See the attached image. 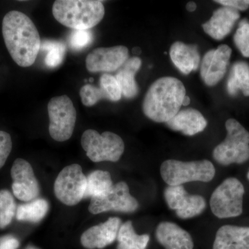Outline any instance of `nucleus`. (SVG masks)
<instances>
[{"label":"nucleus","instance_id":"1","mask_svg":"<svg viewBox=\"0 0 249 249\" xmlns=\"http://www.w3.org/2000/svg\"><path fill=\"white\" fill-rule=\"evenodd\" d=\"M2 35L11 58L19 67L34 65L40 50V35L27 15L11 11L2 21Z\"/></svg>","mask_w":249,"mask_h":249},{"label":"nucleus","instance_id":"2","mask_svg":"<svg viewBox=\"0 0 249 249\" xmlns=\"http://www.w3.org/2000/svg\"><path fill=\"white\" fill-rule=\"evenodd\" d=\"M186 91L181 80L171 76L155 80L147 90L142 111L156 123H167L179 111Z\"/></svg>","mask_w":249,"mask_h":249},{"label":"nucleus","instance_id":"3","mask_svg":"<svg viewBox=\"0 0 249 249\" xmlns=\"http://www.w3.org/2000/svg\"><path fill=\"white\" fill-rule=\"evenodd\" d=\"M53 17L73 30H89L105 16L102 1L96 0H57L52 9Z\"/></svg>","mask_w":249,"mask_h":249},{"label":"nucleus","instance_id":"4","mask_svg":"<svg viewBox=\"0 0 249 249\" xmlns=\"http://www.w3.org/2000/svg\"><path fill=\"white\" fill-rule=\"evenodd\" d=\"M225 126L227 137L214 147L213 157L224 166L242 164L249 160V132L234 119H228Z\"/></svg>","mask_w":249,"mask_h":249},{"label":"nucleus","instance_id":"5","mask_svg":"<svg viewBox=\"0 0 249 249\" xmlns=\"http://www.w3.org/2000/svg\"><path fill=\"white\" fill-rule=\"evenodd\" d=\"M160 176L168 186H182L192 181L209 182L213 179L215 168L209 160L184 162L166 160L160 168Z\"/></svg>","mask_w":249,"mask_h":249},{"label":"nucleus","instance_id":"6","mask_svg":"<svg viewBox=\"0 0 249 249\" xmlns=\"http://www.w3.org/2000/svg\"><path fill=\"white\" fill-rule=\"evenodd\" d=\"M245 189L240 180L235 178H226L214 190L210 206L214 216L219 219L238 217L243 213Z\"/></svg>","mask_w":249,"mask_h":249},{"label":"nucleus","instance_id":"7","mask_svg":"<svg viewBox=\"0 0 249 249\" xmlns=\"http://www.w3.org/2000/svg\"><path fill=\"white\" fill-rule=\"evenodd\" d=\"M81 145L93 162H117L124 150V141L119 135L111 132L100 134L94 129L85 131Z\"/></svg>","mask_w":249,"mask_h":249},{"label":"nucleus","instance_id":"8","mask_svg":"<svg viewBox=\"0 0 249 249\" xmlns=\"http://www.w3.org/2000/svg\"><path fill=\"white\" fill-rule=\"evenodd\" d=\"M49 131L53 140L66 142L71 138L76 121V110L70 97L52 98L48 103Z\"/></svg>","mask_w":249,"mask_h":249},{"label":"nucleus","instance_id":"9","mask_svg":"<svg viewBox=\"0 0 249 249\" xmlns=\"http://www.w3.org/2000/svg\"><path fill=\"white\" fill-rule=\"evenodd\" d=\"M86 188L87 177L78 164L64 168L54 183L55 196L67 206L78 204L84 198Z\"/></svg>","mask_w":249,"mask_h":249},{"label":"nucleus","instance_id":"10","mask_svg":"<svg viewBox=\"0 0 249 249\" xmlns=\"http://www.w3.org/2000/svg\"><path fill=\"white\" fill-rule=\"evenodd\" d=\"M138 208V201L131 196L127 183L121 181L114 185L106 196L91 198L89 211L93 214L110 211L129 213Z\"/></svg>","mask_w":249,"mask_h":249},{"label":"nucleus","instance_id":"11","mask_svg":"<svg viewBox=\"0 0 249 249\" xmlns=\"http://www.w3.org/2000/svg\"><path fill=\"white\" fill-rule=\"evenodd\" d=\"M164 197L168 207L183 219L196 217L206 208V200L202 196L188 194L183 186L167 187Z\"/></svg>","mask_w":249,"mask_h":249},{"label":"nucleus","instance_id":"12","mask_svg":"<svg viewBox=\"0 0 249 249\" xmlns=\"http://www.w3.org/2000/svg\"><path fill=\"white\" fill-rule=\"evenodd\" d=\"M12 189L19 200L31 201L40 194V187L30 163L23 159L15 160L11 170Z\"/></svg>","mask_w":249,"mask_h":249},{"label":"nucleus","instance_id":"13","mask_svg":"<svg viewBox=\"0 0 249 249\" xmlns=\"http://www.w3.org/2000/svg\"><path fill=\"white\" fill-rule=\"evenodd\" d=\"M231 54V48L227 45H219L205 54L200 67L201 78L205 84L213 87L222 80L227 73Z\"/></svg>","mask_w":249,"mask_h":249},{"label":"nucleus","instance_id":"14","mask_svg":"<svg viewBox=\"0 0 249 249\" xmlns=\"http://www.w3.org/2000/svg\"><path fill=\"white\" fill-rule=\"evenodd\" d=\"M128 58V49L124 46L95 49L87 57V70L91 73L115 71Z\"/></svg>","mask_w":249,"mask_h":249},{"label":"nucleus","instance_id":"15","mask_svg":"<svg viewBox=\"0 0 249 249\" xmlns=\"http://www.w3.org/2000/svg\"><path fill=\"white\" fill-rule=\"evenodd\" d=\"M100 88L91 85L82 87L80 96L82 103L87 107L94 106L102 99L109 101H120L122 93L115 76L104 73L100 78Z\"/></svg>","mask_w":249,"mask_h":249},{"label":"nucleus","instance_id":"16","mask_svg":"<svg viewBox=\"0 0 249 249\" xmlns=\"http://www.w3.org/2000/svg\"><path fill=\"white\" fill-rule=\"evenodd\" d=\"M121 226L119 217H110L106 222L93 226L83 232L80 238L82 245L89 249H103L117 239Z\"/></svg>","mask_w":249,"mask_h":249},{"label":"nucleus","instance_id":"17","mask_svg":"<svg viewBox=\"0 0 249 249\" xmlns=\"http://www.w3.org/2000/svg\"><path fill=\"white\" fill-rule=\"evenodd\" d=\"M240 18V11L223 6L214 11L211 19L202 24L203 29L214 40H222L231 33Z\"/></svg>","mask_w":249,"mask_h":249},{"label":"nucleus","instance_id":"18","mask_svg":"<svg viewBox=\"0 0 249 249\" xmlns=\"http://www.w3.org/2000/svg\"><path fill=\"white\" fill-rule=\"evenodd\" d=\"M155 235L165 249H193L194 247L190 233L175 223H160L156 229Z\"/></svg>","mask_w":249,"mask_h":249},{"label":"nucleus","instance_id":"19","mask_svg":"<svg viewBox=\"0 0 249 249\" xmlns=\"http://www.w3.org/2000/svg\"><path fill=\"white\" fill-rule=\"evenodd\" d=\"M165 124L170 129L181 132L184 135L194 136L203 132L208 123L200 111L193 108H187L179 110Z\"/></svg>","mask_w":249,"mask_h":249},{"label":"nucleus","instance_id":"20","mask_svg":"<svg viewBox=\"0 0 249 249\" xmlns=\"http://www.w3.org/2000/svg\"><path fill=\"white\" fill-rule=\"evenodd\" d=\"M213 249H249V227L222 226L216 233Z\"/></svg>","mask_w":249,"mask_h":249},{"label":"nucleus","instance_id":"21","mask_svg":"<svg viewBox=\"0 0 249 249\" xmlns=\"http://www.w3.org/2000/svg\"><path fill=\"white\" fill-rule=\"evenodd\" d=\"M172 62L181 73L188 75L199 66L200 55L197 46L175 42L170 49Z\"/></svg>","mask_w":249,"mask_h":249},{"label":"nucleus","instance_id":"22","mask_svg":"<svg viewBox=\"0 0 249 249\" xmlns=\"http://www.w3.org/2000/svg\"><path fill=\"white\" fill-rule=\"evenodd\" d=\"M142 63V60L138 57L128 58L116 73V81L120 87L121 93L126 98L131 99L136 97L139 93L135 75L140 70Z\"/></svg>","mask_w":249,"mask_h":249},{"label":"nucleus","instance_id":"23","mask_svg":"<svg viewBox=\"0 0 249 249\" xmlns=\"http://www.w3.org/2000/svg\"><path fill=\"white\" fill-rule=\"evenodd\" d=\"M227 92L235 96L239 91L249 96V65L245 61H237L231 68L227 83Z\"/></svg>","mask_w":249,"mask_h":249},{"label":"nucleus","instance_id":"24","mask_svg":"<svg viewBox=\"0 0 249 249\" xmlns=\"http://www.w3.org/2000/svg\"><path fill=\"white\" fill-rule=\"evenodd\" d=\"M109 172L95 170L87 178V188L84 198L101 197L106 196L113 188Z\"/></svg>","mask_w":249,"mask_h":249},{"label":"nucleus","instance_id":"25","mask_svg":"<svg viewBox=\"0 0 249 249\" xmlns=\"http://www.w3.org/2000/svg\"><path fill=\"white\" fill-rule=\"evenodd\" d=\"M117 249H146L150 236L137 235L131 221L121 226L117 236Z\"/></svg>","mask_w":249,"mask_h":249},{"label":"nucleus","instance_id":"26","mask_svg":"<svg viewBox=\"0 0 249 249\" xmlns=\"http://www.w3.org/2000/svg\"><path fill=\"white\" fill-rule=\"evenodd\" d=\"M48 211L49 204L45 199H35L27 204L18 206L16 218L19 221L37 223L45 217Z\"/></svg>","mask_w":249,"mask_h":249},{"label":"nucleus","instance_id":"27","mask_svg":"<svg viewBox=\"0 0 249 249\" xmlns=\"http://www.w3.org/2000/svg\"><path fill=\"white\" fill-rule=\"evenodd\" d=\"M40 49L47 51L45 64L51 68L59 66L66 55V45L63 42L45 40L41 42Z\"/></svg>","mask_w":249,"mask_h":249},{"label":"nucleus","instance_id":"28","mask_svg":"<svg viewBox=\"0 0 249 249\" xmlns=\"http://www.w3.org/2000/svg\"><path fill=\"white\" fill-rule=\"evenodd\" d=\"M16 204L14 196L7 190L0 191V229L9 226L16 214Z\"/></svg>","mask_w":249,"mask_h":249},{"label":"nucleus","instance_id":"29","mask_svg":"<svg viewBox=\"0 0 249 249\" xmlns=\"http://www.w3.org/2000/svg\"><path fill=\"white\" fill-rule=\"evenodd\" d=\"M234 43L245 58H249V22L244 19L233 36Z\"/></svg>","mask_w":249,"mask_h":249},{"label":"nucleus","instance_id":"30","mask_svg":"<svg viewBox=\"0 0 249 249\" xmlns=\"http://www.w3.org/2000/svg\"><path fill=\"white\" fill-rule=\"evenodd\" d=\"M93 41V34L89 30H73L70 37L71 48L78 51L88 47Z\"/></svg>","mask_w":249,"mask_h":249},{"label":"nucleus","instance_id":"31","mask_svg":"<svg viewBox=\"0 0 249 249\" xmlns=\"http://www.w3.org/2000/svg\"><path fill=\"white\" fill-rule=\"evenodd\" d=\"M12 150L11 135L4 131L0 130V169L4 166Z\"/></svg>","mask_w":249,"mask_h":249},{"label":"nucleus","instance_id":"32","mask_svg":"<svg viewBox=\"0 0 249 249\" xmlns=\"http://www.w3.org/2000/svg\"><path fill=\"white\" fill-rule=\"evenodd\" d=\"M214 1L238 11H245L249 8V0H216Z\"/></svg>","mask_w":249,"mask_h":249},{"label":"nucleus","instance_id":"33","mask_svg":"<svg viewBox=\"0 0 249 249\" xmlns=\"http://www.w3.org/2000/svg\"><path fill=\"white\" fill-rule=\"evenodd\" d=\"M19 242L13 237H5L0 239V249H17Z\"/></svg>","mask_w":249,"mask_h":249},{"label":"nucleus","instance_id":"34","mask_svg":"<svg viewBox=\"0 0 249 249\" xmlns=\"http://www.w3.org/2000/svg\"><path fill=\"white\" fill-rule=\"evenodd\" d=\"M196 9V4L194 1H190V2L186 4V10L189 11V12H194Z\"/></svg>","mask_w":249,"mask_h":249},{"label":"nucleus","instance_id":"35","mask_svg":"<svg viewBox=\"0 0 249 249\" xmlns=\"http://www.w3.org/2000/svg\"><path fill=\"white\" fill-rule=\"evenodd\" d=\"M190 103H191V99H190V98L187 96H185L184 98H183L182 106L186 107V106H188V105L190 104Z\"/></svg>","mask_w":249,"mask_h":249},{"label":"nucleus","instance_id":"36","mask_svg":"<svg viewBox=\"0 0 249 249\" xmlns=\"http://www.w3.org/2000/svg\"><path fill=\"white\" fill-rule=\"evenodd\" d=\"M247 178H248L249 181V169L248 173H247Z\"/></svg>","mask_w":249,"mask_h":249}]
</instances>
